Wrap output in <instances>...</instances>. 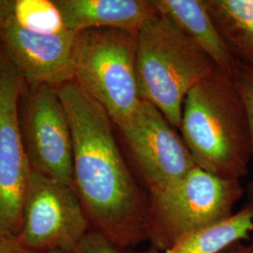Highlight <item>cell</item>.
Returning a JSON list of instances; mask_svg holds the SVG:
<instances>
[{"instance_id":"obj_1","label":"cell","mask_w":253,"mask_h":253,"mask_svg":"<svg viewBox=\"0 0 253 253\" xmlns=\"http://www.w3.org/2000/svg\"><path fill=\"white\" fill-rule=\"evenodd\" d=\"M57 91L72 129L73 186L89 223L120 249L147 240L149 201L119 151L107 112L74 80Z\"/></svg>"},{"instance_id":"obj_8","label":"cell","mask_w":253,"mask_h":253,"mask_svg":"<svg viewBox=\"0 0 253 253\" xmlns=\"http://www.w3.org/2000/svg\"><path fill=\"white\" fill-rule=\"evenodd\" d=\"M26 86L24 77L0 51V234L15 236L32 171L20 125Z\"/></svg>"},{"instance_id":"obj_7","label":"cell","mask_w":253,"mask_h":253,"mask_svg":"<svg viewBox=\"0 0 253 253\" xmlns=\"http://www.w3.org/2000/svg\"><path fill=\"white\" fill-rule=\"evenodd\" d=\"M89 224L74 186L31 171L17 235L21 244L32 253H72Z\"/></svg>"},{"instance_id":"obj_5","label":"cell","mask_w":253,"mask_h":253,"mask_svg":"<svg viewBox=\"0 0 253 253\" xmlns=\"http://www.w3.org/2000/svg\"><path fill=\"white\" fill-rule=\"evenodd\" d=\"M137 34L113 28H92L76 34L73 76L84 90L122 128L143 99L137 73Z\"/></svg>"},{"instance_id":"obj_15","label":"cell","mask_w":253,"mask_h":253,"mask_svg":"<svg viewBox=\"0 0 253 253\" xmlns=\"http://www.w3.org/2000/svg\"><path fill=\"white\" fill-rule=\"evenodd\" d=\"M232 79L244 104L245 111L250 127L253 158V66L235 59V66ZM253 200V179L251 187Z\"/></svg>"},{"instance_id":"obj_9","label":"cell","mask_w":253,"mask_h":253,"mask_svg":"<svg viewBox=\"0 0 253 253\" xmlns=\"http://www.w3.org/2000/svg\"><path fill=\"white\" fill-rule=\"evenodd\" d=\"M20 125L31 169L73 186V136L57 88L27 86Z\"/></svg>"},{"instance_id":"obj_3","label":"cell","mask_w":253,"mask_h":253,"mask_svg":"<svg viewBox=\"0 0 253 253\" xmlns=\"http://www.w3.org/2000/svg\"><path fill=\"white\" fill-rule=\"evenodd\" d=\"M76 34L54 0H0V51L27 86L58 88L73 80Z\"/></svg>"},{"instance_id":"obj_17","label":"cell","mask_w":253,"mask_h":253,"mask_svg":"<svg viewBox=\"0 0 253 253\" xmlns=\"http://www.w3.org/2000/svg\"><path fill=\"white\" fill-rule=\"evenodd\" d=\"M0 253H33L26 249L15 235L0 234Z\"/></svg>"},{"instance_id":"obj_13","label":"cell","mask_w":253,"mask_h":253,"mask_svg":"<svg viewBox=\"0 0 253 253\" xmlns=\"http://www.w3.org/2000/svg\"><path fill=\"white\" fill-rule=\"evenodd\" d=\"M253 231V204L226 219L182 236L164 251L134 253H220L229 246L247 239Z\"/></svg>"},{"instance_id":"obj_20","label":"cell","mask_w":253,"mask_h":253,"mask_svg":"<svg viewBox=\"0 0 253 253\" xmlns=\"http://www.w3.org/2000/svg\"><path fill=\"white\" fill-rule=\"evenodd\" d=\"M251 202H252V203H253V200H252V201H251Z\"/></svg>"},{"instance_id":"obj_6","label":"cell","mask_w":253,"mask_h":253,"mask_svg":"<svg viewBox=\"0 0 253 253\" xmlns=\"http://www.w3.org/2000/svg\"><path fill=\"white\" fill-rule=\"evenodd\" d=\"M243 193L240 181L196 166L170 189L148 197L147 240L157 251L167 250L182 236L231 217Z\"/></svg>"},{"instance_id":"obj_12","label":"cell","mask_w":253,"mask_h":253,"mask_svg":"<svg viewBox=\"0 0 253 253\" xmlns=\"http://www.w3.org/2000/svg\"><path fill=\"white\" fill-rule=\"evenodd\" d=\"M157 9L180 28L216 65L232 78L235 58L211 18L204 0H154Z\"/></svg>"},{"instance_id":"obj_4","label":"cell","mask_w":253,"mask_h":253,"mask_svg":"<svg viewBox=\"0 0 253 253\" xmlns=\"http://www.w3.org/2000/svg\"><path fill=\"white\" fill-rule=\"evenodd\" d=\"M217 70L208 55L160 11L137 33L140 95L159 109L173 127H180L189 92Z\"/></svg>"},{"instance_id":"obj_10","label":"cell","mask_w":253,"mask_h":253,"mask_svg":"<svg viewBox=\"0 0 253 253\" xmlns=\"http://www.w3.org/2000/svg\"><path fill=\"white\" fill-rule=\"evenodd\" d=\"M149 191L155 196L174 186L196 167L188 146L161 111L143 100L120 128Z\"/></svg>"},{"instance_id":"obj_19","label":"cell","mask_w":253,"mask_h":253,"mask_svg":"<svg viewBox=\"0 0 253 253\" xmlns=\"http://www.w3.org/2000/svg\"><path fill=\"white\" fill-rule=\"evenodd\" d=\"M65 253V252H60V251H52V252H48V253Z\"/></svg>"},{"instance_id":"obj_2","label":"cell","mask_w":253,"mask_h":253,"mask_svg":"<svg viewBox=\"0 0 253 253\" xmlns=\"http://www.w3.org/2000/svg\"><path fill=\"white\" fill-rule=\"evenodd\" d=\"M182 139L201 169L240 180L253 158L250 127L233 79L215 71L187 95L182 111Z\"/></svg>"},{"instance_id":"obj_16","label":"cell","mask_w":253,"mask_h":253,"mask_svg":"<svg viewBox=\"0 0 253 253\" xmlns=\"http://www.w3.org/2000/svg\"><path fill=\"white\" fill-rule=\"evenodd\" d=\"M72 253H122L121 249L96 230H89Z\"/></svg>"},{"instance_id":"obj_18","label":"cell","mask_w":253,"mask_h":253,"mask_svg":"<svg viewBox=\"0 0 253 253\" xmlns=\"http://www.w3.org/2000/svg\"><path fill=\"white\" fill-rule=\"evenodd\" d=\"M220 253H253V241L248 244H245L243 241L236 242Z\"/></svg>"},{"instance_id":"obj_11","label":"cell","mask_w":253,"mask_h":253,"mask_svg":"<svg viewBox=\"0 0 253 253\" xmlns=\"http://www.w3.org/2000/svg\"><path fill=\"white\" fill-rule=\"evenodd\" d=\"M66 27L75 33L113 28L137 34L159 10L154 0H54Z\"/></svg>"},{"instance_id":"obj_14","label":"cell","mask_w":253,"mask_h":253,"mask_svg":"<svg viewBox=\"0 0 253 253\" xmlns=\"http://www.w3.org/2000/svg\"><path fill=\"white\" fill-rule=\"evenodd\" d=\"M231 54L253 66V0H204Z\"/></svg>"}]
</instances>
